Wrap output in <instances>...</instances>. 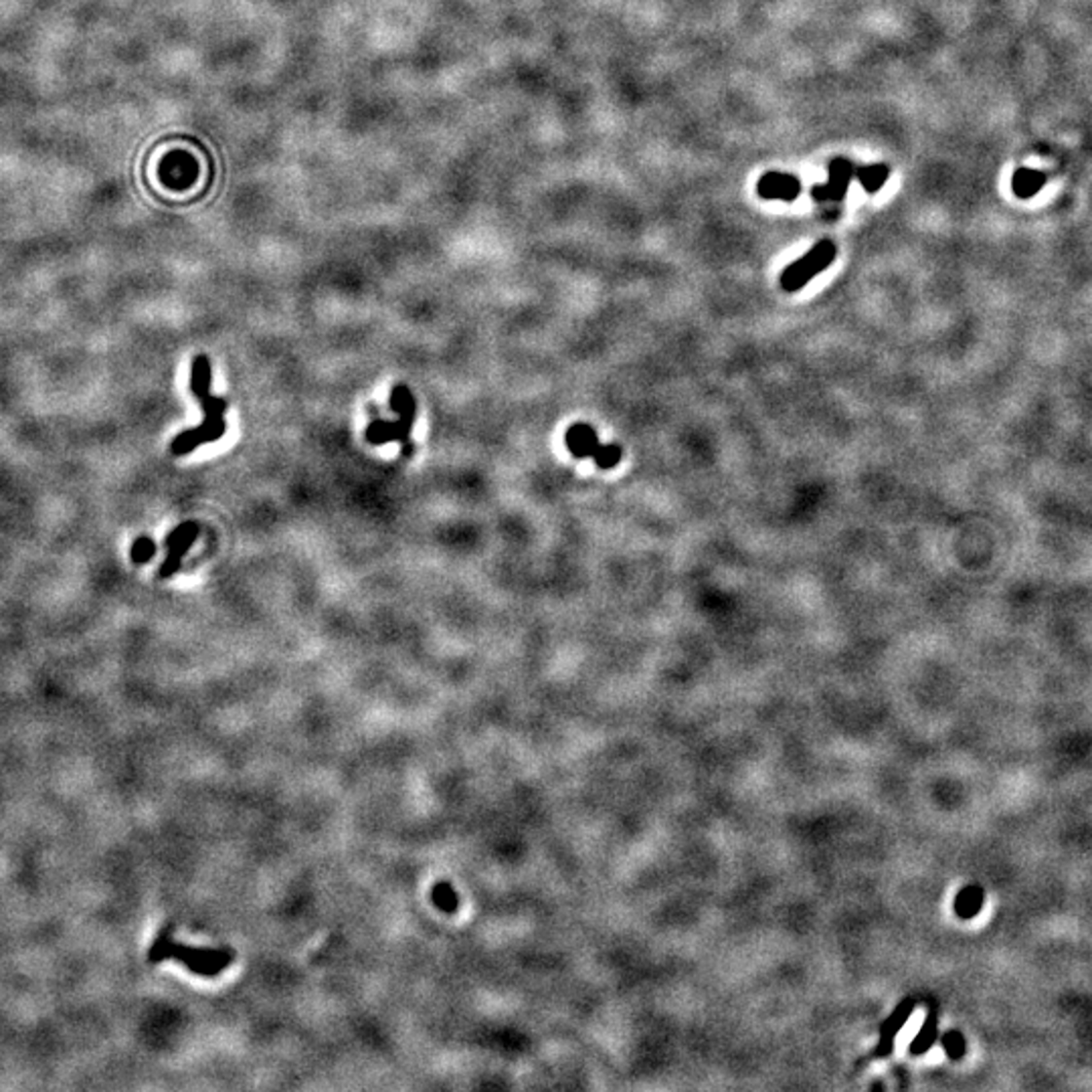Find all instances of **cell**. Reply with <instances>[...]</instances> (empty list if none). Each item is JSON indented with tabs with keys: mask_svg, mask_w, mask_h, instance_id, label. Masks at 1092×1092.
<instances>
[{
	"mask_svg": "<svg viewBox=\"0 0 1092 1092\" xmlns=\"http://www.w3.org/2000/svg\"><path fill=\"white\" fill-rule=\"evenodd\" d=\"M191 391L199 399V403L204 411V421L199 427L182 431L180 435H176L172 439L170 452L176 457L193 454L202 444H211V441L221 439L225 429H227L225 419H223V413L227 409V401L219 399V397H213V393H211V362L204 354H199V356L193 358V364H191Z\"/></svg>",
	"mask_w": 1092,
	"mask_h": 1092,
	"instance_id": "cell-1",
	"label": "cell"
},
{
	"mask_svg": "<svg viewBox=\"0 0 1092 1092\" xmlns=\"http://www.w3.org/2000/svg\"><path fill=\"white\" fill-rule=\"evenodd\" d=\"M178 959L180 964H185L193 973L202 977H215L229 969L236 961V951L233 949H195L174 943L170 939V928H164L161 937L156 939L150 951V961L156 964L161 959Z\"/></svg>",
	"mask_w": 1092,
	"mask_h": 1092,
	"instance_id": "cell-2",
	"label": "cell"
},
{
	"mask_svg": "<svg viewBox=\"0 0 1092 1092\" xmlns=\"http://www.w3.org/2000/svg\"><path fill=\"white\" fill-rule=\"evenodd\" d=\"M391 407L399 415V419L397 421H382V419L373 421L367 427V441L373 446L386 444V441H401L403 455H411V452H413L411 429H413V421H415V413H418V405H415V397L409 391V386L397 384L393 388Z\"/></svg>",
	"mask_w": 1092,
	"mask_h": 1092,
	"instance_id": "cell-3",
	"label": "cell"
},
{
	"mask_svg": "<svg viewBox=\"0 0 1092 1092\" xmlns=\"http://www.w3.org/2000/svg\"><path fill=\"white\" fill-rule=\"evenodd\" d=\"M836 253L838 249L829 239L819 241L810 253H805L782 273V288L789 294L801 290L805 283H810L816 275H819L834 264Z\"/></svg>",
	"mask_w": 1092,
	"mask_h": 1092,
	"instance_id": "cell-4",
	"label": "cell"
},
{
	"mask_svg": "<svg viewBox=\"0 0 1092 1092\" xmlns=\"http://www.w3.org/2000/svg\"><path fill=\"white\" fill-rule=\"evenodd\" d=\"M197 534H199V525H197V523H185V525L176 527V528L166 536L168 557H166V561L161 564V577H163V579H168V577H172V575L176 573L180 563H182V557H185L187 551L193 546Z\"/></svg>",
	"mask_w": 1092,
	"mask_h": 1092,
	"instance_id": "cell-5",
	"label": "cell"
},
{
	"mask_svg": "<svg viewBox=\"0 0 1092 1092\" xmlns=\"http://www.w3.org/2000/svg\"><path fill=\"white\" fill-rule=\"evenodd\" d=\"M757 193L767 200H795L801 193V182L793 174L767 172L757 182Z\"/></svg>",
	"mask_w": 1092,
	"mask_h": 1092,
	"instance_id": "cell-6",
	"label": "cell"
},
{
	"mask_svg": "<svg viewBox=\"0 0 1092 1092\" xmlns=\"http://www.w3.org/2000/svg\"><path fill=\"white\" fill-rule=\"evenodd\" d=\"M564 444H566V450L570 452V455L577 457V459L593 457L601 448L600 437H597L595 429L589 423L570 425V429L564 435Z\"/></svg>",
	"mask_w": 1092,
	"mask_h": 1092,
	"instance_id": "cell-7",
	"label": "cell"
},
{
	"mask_svg": "<svg viewBox=\"0 0 1092 1092\" xmlns=\"http://www.w3.org/2000/svg\"><path fill=\"white\" fill-rule=\"evenodd\" d=\"M855 170L857 168L846 159H838L829 164V178L827 182H823L827 200H842L846 197L850 180L855 176Z\"/></svg>",
	"mask_w": 1092,
	"mask_h": 1092,
	"instance_id": "cell-8",
	"label": "cell"
},
{
	"mask_svg": "<svg viewBox=\"0 0 1092 1092\" xmlns=\"http://www.w3.org/2000/svg\"><path fill=\"white\" fill-rule=\"evenodd\" d=\"M1044 182H1046V176L1042 172L1032 170V168H1020L1011 178V189L1020 199H1032L1039 191H1042Z\"/></svg>",
	"mask_w": 1092,
	"mask_h": 1092,
	"instance_id": "cell-9",
	"label": "cell"
},
{
	"mask_svg": "<svg viewBox=\"0 0 1092 1092\" xmlns=\"http://www.w3.org/2000/svg\"><path fill=\"white\" fill-rule=\"evenodd\" d=\"M910 1013H913V1001H904V1003L894 1011V1016H892L887 1024H884V1028H882V1048L876 1052L878 1056H884V1054L892 1052L894 1036H896V1032L900 1030V1026L908 1020Z\"/></svg>",
	"mask_w": 1092,
	"mask_h": 1092,
	"instance_id": "cell-10",
	"label": "cell"
},
{
	"mask_svg": "<svg viewBox=\"0 0 1092 1092\" xmlns=\"http://www.w3.org/2000/svg\"><path fill=\"white\" fill-rule=\"evenodd\" d=\"M983 891L979 887H967L961 891L955 898V913L961 919H973L979 915L983 906Z\"/></svg>",
	"mask_w": 1092,
	"mask_h": 1092,
	"instance_id": "cell-11",
	"label": "cell"
},
{
	"mask_svg": "<svg viewBox=\"0 0 1092 1092\" xmlns=\"http://www.w3.org/2000/svg\"><path fill=\"white\" fill-rule=\"evenodd\" d=\"M889 174H891V168L887 164H870V166H862V168L855 170L857 180H860V185L870 195L878 193L884 187V182H887Z\"/></svg>",
	"mask_w": 1092,
	"mask_h": 1092,
	"instance_id": "cell-12",
	"label": "cell"
},
{
	"mask_svg": "<svg viewBox=\"0 0 1092 1092\" xmlns=\"http://www.w3.org/2000/svg\"><path fill=\"white\" fill-rule=\"evenodd\" d=\"M431 896H433L435 906L441 910V913H446V915H454L455 910H457V906H459L457 892L454 891V887H452V884H450L448 880L437 882L435 887H433V891H431Z\"/></svg>",
	"mask_w": 1092,
	"mask_h": 1092,
	"instance_id": "cell-13",
	"label": "cell"
},
{
	"mask_svg": "<svg viewBox=\"0 0 1092 1092\" xmlns=\"http://www.w3.org/2000/svg\"><path fill=\"white\" fill-rule=\"evenodd\" d=\"M597 467H601V470H611L619 461H621V448L617 444H607L601 446L600 452L593 455Z\"/></svg>",
	"mask_w": 1092,
	"mask_h": 1092,
	"instance_id": "cell-14",
	"label": "cell"
},
{
	"mask_svg": "<svg viewBox=\"0 0 1092 1092\" xmlns=\"http://www.w3.org/2000/svg\"><path fill=\"white\" fill-rule=\"evenodd\" d=\"M934 1039H937V1022H934V1016H930V1018L927 1020L925 1028L921 1030V1034H919L917 1039H915L913 1052H915V1054L927 1052V1050L932 1046Z\"/></svg>",
	"mask_w": 1092,
	"mask_h": 1092,
	"instance_id": "cell-15",
	"label": "cell"
},
{
	"mask_svg": "<svg viewBox=\"0 0 1092 1092\" xmlns=\"http://www.w3.org/2000/svg\"><path fill=\"white\" fill-rule=\"evenodd\" d=\"M943 1048L951 1060H961L965 1056V1037L961 1032H949L943 1036Z\"/></svg>",
	"mask_w": 1092,
	"mask_h": 1092,
	"instance_id": "cell-16",
	"label": "cell"
},
{
	"mask_svg": "<svg viewBox=\"0 0 1092 1092\" xmlns=\"http://www.w3.org/2000/svg\"><path fill=\"white\" fill-rule=\"evenodd\" d=\"M154 553H156V544L152 542V538L142 536L132 546V561L138 563V564H144L154 557Z\"/></svg>",
	"mask_w": 1092,
	"mask_h": 1092,
	"instance_id": "cell-17",
	"label": "cell"
},
{
	"mask_svg": "<svg viewBox=\"0 0 1092 1092\" xmlns=\"http://www.w3.org/2000/svg\"><path fill=\"white\" fill-rule=\"evenodd\" d=\"M812 197H814L816 200H819V202H825V200H827V195H825V187H823V182H819V185H816V187L812 189Z\"/></svg>",
	"mask_w": 1092,
	"mask_h": 1092,
	"instance_id": "cell-18",
	"label": "cell"
}]
</instances>
